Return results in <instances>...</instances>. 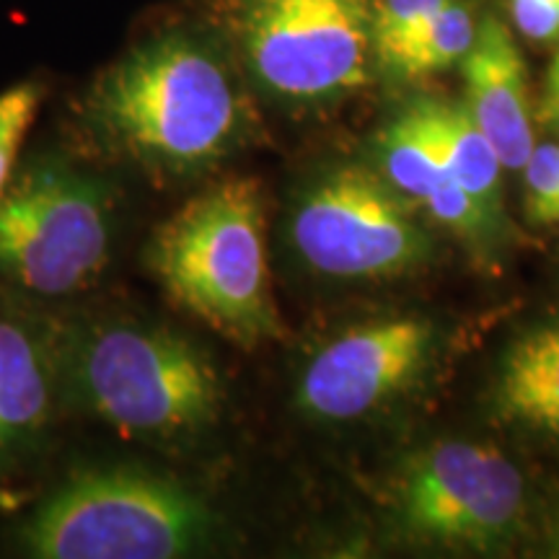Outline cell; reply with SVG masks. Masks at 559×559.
<instances>
[{
    "label": "cell",
    "mask_w": 559,
    "mask_h": 559,
    "mask_svg": "<svg viewBox=\"0 0 559 559\" xmlns=\"http://www.w3.org/2000/svg\"><path fill=\"white\" fill-rule=\"evenodd\" d=\"M83 120L109 156L166 181L218 166L247 135L249 109L215 45L169 29L96 75Z\"/></svg>",
    "instance_id": "cell-1"
},
{
    "label": "cell",
    "mask_w": 559,
    "mask_h": 559,
    "mask_svg": "<svg viewBox=\"0 0 559 559\" xmlns=\"http://www.w3.org/2000/svg\"><path fill=\"white\" fill-rule=\"evenodd\" d=\"M145 267L181 311L243 349L283 337L257 179L205 187L153 230Z\"/></svg>",
    "instance_id": "cell-2"
},
{
    "label": "cell",
    "mask_w": 559,
    "mask_h": 559,
    "mask_svg": "<svg viewBox=\"0 0 559 559\" xmlns=\"http://www.w3.org/2000/svg\"><path fill=\"white\" fill-rule=\"evenodd\" d=\"M60 379L117 436L171 443L218 415L221 379L205 353L169 326L99 319L55 340Z\"/></svg>",
    "instance_id": "cell-3"
},
{
    "label": "cell",
    "mask_w": 559,
    "mask_h": 559,
    "mask_svg": "<svg viewBox=\"0 0 559 559\" xmlns=\"http://www.w3.org/2000/svg\"><path fill=\"white\" fill-rule=\"evenodd\" d=\"M213 515L160 474L111 466L73 474L34 510L21 547L41 559H171L202 547Z\"/></svg>",
    "instance_id": "cell-4"
},
{
    "label": "cell",
    "mask_w": 559,
    "mask_h": 559,
    "mask_svg": "<svg viewBox=\"0 0 559 559\" xmlns=\"http://www.w3.org/2000/svg\"><path fill=\"white\" fill-rule=\"evenodd\" d=\"M109 192L60 160L32 166L0 198V280L60 298L99 283L111 260Z\"/></svg>",
    "instance_id": "cell-5"
},
{
    "label": "cell",
    "mask_w": 559,
    "mask_h": 559,
    "mask_svg": "<svg viewBox=\"0 0 559 559\" xmlns=\"http://www.w3.org/2000/svg\"><path fill=\"white\" fill-rule=\"evenodd\" d=\"M257 83L285 102H326L368 81L373 0H223Z\"/></svg>",
    "instance_id": "cell-6"
},
{
    "label": "cell",
    "mask_w": 559,
    "mask_h": 559,
    "mask_svg": "<svg viewBox=\"0 0 559 559\" xmlns=\"http://www.w3.org/2000/svg\"><path fill=\"white\" fill-rule=\"evenodd\" d=\"M400 194L366 166L326 171L304 192L293 213V247L324 277L402 275L423 260L428 241Z\"/></svg>",
    "instance_id": "cell-7"
},
{
    "label": "cell",
    "mask_w": 559,
    "mask_h": 559,
    "mask_svg": "<svg viewBox=\"0 0 559 559\" xmlns=\"http://www.w3.org/2000/svg\"><path fill=\"white\" fill-rule=\"evenodd\" d=\"M400 513L419 539L495 547L521 519L523 477L492 445L449 440L407 466Z\"/></svg>",
    "instance_id": "cell-8"
},
{
    "label": "cell",
    "mask_w": 559,
    "mask_h": 559,
    "mask_svg": "<svg viewBox=\"0 0 559 559\" xmlns=\"http://www.w3.org/2000/svg\"><path fill=\"white\" fill-rule=\"evenodd\" d=\"M430 342V324L417 317L353 326L313 355L300 376L298 404L330 423L368 415L407 386L423 368Z\"/></svg>",
    "instance_id": "cell-9"
},
{
    "label": "cell",
    "mask_w": 559,
    "mask_h": 559,
    "mask_svg": "<svg viewBox=\"0 0 559 559\" xmlns=\"http://www.w3.org/2000/svg\"><path fill=\"white\" fill-rule=\"evenodd\" d=\"M461 68L466 81V111L492 140L502 166L521 171L536 145L526 62L500 19L485 16L479 21L477 37Z\"/></svg>",
    "instance_id": "cell-10"
},
{
    "label": "cell",
    "mask_w": 559,
    "mask_h": 559,
    "mask_svg": "<svg viewBox=\"0 0 559 559\" xmlns=\"http://www.w3.org/2000/svg\"><path fill=\"white\" fill-rule=\"evenodd\" d=\"M60 383L58 345L11 313H0V456L39 440Z\"/></svg>",
    "instance_id": "cell-11"
},
{
    "label": "cell",
    "mask_w": 559,
    "mask_h": 559,
    "mask_svg": "<svg viewBox=\"0 0 559 559\" xmlns=\"http://www.w3.org/2000/svg\"><path fill=\"white\" fill-rule=\"evenodd\" d=\"M502 415L559 436V324L544 326L510 349L500 376Z\"/></svg>",
    "instance_id": "cell-12"
},
{
    "label": "cell",
    "mask_w": 559,
    "mask_h": 559,
    "mask_svg": "<svg viewBox=\"0 0 559 559\" xmlns=\"http://www.w3.org/2000/svg\"><path fill=\"white\" fill-rule=\"evenodd\" d=\"M436 132L440 151L451 179H456L466 192H472L489 213H500V185H502V160L495 151L492 140L479 130L464 104L443 102H419Z\"/></svg>",
    "instance_id": "cell-13"
},
{
    "label": "cell",
    "mask_w": 559,
    "mask_h": 559,
    "mask_svg": "<svg viewBox=\"0 0 559 559\" xmlns=\"http://www.w3.org/2000/svg\"><path fill=\"white\" fill-rule=\"evenodd\" d=\"M383 179L407 198L423 202L451 177L443 151L432 132L423 104H412L400 120L381 132L379 140Z\"/></svg>",
    "instance_id": "cell-14"
},
{
    "label": "cell",
    "mask_w": 559,
    "mask_h": 559,
    "mask_svg": "<svg viewBox=\"0 0 559 559\" xmlns=\"http://www.w3.org/2000/svg\"><path fill=\"white\" fill-rule=\"evenodd\" d=\"M477 26V19L464 0H445L425 29L391 62V70L404 79H425L456 66L472 50Z\"/></svg>",
    "instance_id": "cell-15"
},
{
    "label": "cell",
    "mask_w": 559,
    "mask_h": 559,
    "mask_svg": "<svg viewBox=\"0 0 559 559\" xmlns=\"http://www.w3.org/2000/svg\"><path fill=\"white\" fill-rule=\"evenodd\" d=\"M443 3L445 0H373L376 58L391 68Z\"/></svg>",
    "instance_id": "cell-16"
},
{
    "label": "cell",
    "mask_w": 559,
    "mask_h": 559,
    "mask_svg": "<svg viewBox=\"0 0 559 559\" xmlns=\"http://www.w3.org/2000/svg\"><path fill=\"white\" fill-rule=\"evenodd\" d=\"M45 88L39 83H19L0 94V198L13 179L19 151L37 120Z\"/></svg>",
    "instance_id": "cell-17"
},
{
    "label": "cell",
    "mask_w": 559,
    "mask_h": 559,
    "mask_svg": "<svg viewBox=\"0 0 559 559\" xmlns=\"http://www.w3.org/2000/svg\"><path fill=\"white\" fill-rule=\"evenodd\" d=\"M423 205L430 210V215L440 223V226L464 236H479L481 230L487 228V223L495 218L472 192H466L464 187L451 177L445 179L443 185H438L436 190L423 200Z\"/></svg>",
    "instance_id": "cell-18"
},
{
    "label": "cell",
    "mask_w": 559,
    "mask_h": 559,
    "mask_svg": "<svg viewBox=\"0 0 559 559\" xmlns=\"http://www.w3.org/2000/svg\"><path fill=\"white\" fill-rule=\"evenodd\" d=\"M521 171L526 185L528 218H536L551 200L559 198V145H534Z\"/></svg>",
    "instance_id": "cell-19"
},
{
    "label": "cell",
    "mask_w": 559,
    "mask_h": 559,
    "mask_svg": "<svg viewBox=\"0 0 559 559\" xmlns=\"http://www.w3.org/2000/svg\"><path fill=\"white\" fill-rule=\"evenodd\" d=\"M510 13L526 39H559V0H510Z\"/></svg>",
    "instance_id": "cell-20"
},
{
    "label": "cell",
    "mask_w": 559,
    "mask_h": 559,
    "mask_svg": "<svg viewBox=\"0 0 559 559\" xmlns=\"http://www.w3.org/2000/svg\"><path fill=\"white\" fill-rule=\"evenodd\" d=\"M559 111V52L551 60L549 73H547V91H544V104H542V120Z\"/></svg>",
    "instance_id": "cell-21"
},
{
    "label": "cell",
    "mask_w": 559,
    "mask_h": 559,
    "mask_svg": "<svg viewBox=\"0 0 559 559\" xmlns=\"http://www.w3.org/2000/svg\"><path fill=\"white\" fill-rule=\"evenodd\" d=\"M534 223H539V226H559V198L551 200L547 207L542 210L536 218H531Z\"/></svg>",
    "instance_id": "cell-22"
},
{
    "label": "cell",
    "mask_w": 559,
    "mask_h": 559,
    "mask_svg": "<svg viewBox=\"0 0 559 559\" xmlns=\"http://www.w3.org/2000/svg\"><path fill=\"white\" fill-rule=\"evenodd\" d=\"M547 124H551V128H557L559 130V111H555V115L551 117H547V120H544Z\"/></svg>",
    "instance_id": "cell-23"
}]
</instances>
